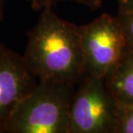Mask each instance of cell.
<instances>
[{
	"mask_svg": "<svg viewBox=\"0 0 133 133\" xmlns=\"http://www.w3.org/2000/svg\"><path fill=\"white\" fill-rule=\"evenodd\" d=\"M117 16L123 26L128 43L133 47V11H118Z\"/></svg>",
	"mask_w": 133,
	"mask_h": 133,
	"instance_id": "9",
	"label": "cell"
},
{
	"mask_svg": "<svg viewBox=\"0 0 133 133\" xmlns=\"http://www.w3.org/2000/svg\"><path fill=\"white\" fill-rule=\"evenodd\" d=\"M76 86L66 82L38 81L18 103L4 133H68Z\"/></svg>",
	"mask_w": 133,
	"mask_h": 133,
	"instance_id": "2",
	"label": "cell"
},
{
	"mask_svg": "<svg viewBox=\"0 0 133 133\" xmlns=\"http://www.w3.org/2000/svg\"><path fill=\"white\" fill-rule=\"evenodd\" d=\"M85 74L105 79L123 56L128 41L118 16L104 13L79 26Z\"/></svg>",
	"mask_w": 133,
	"mask_h": 133,
	"instance_id": "3",
	"label": "cell"
},
{
	"mask_svg": "<svg viewBox=\"0 0 133 133\" xmlns=\"http://www.w3.org/2000/svg\"><path fill=\"white\" fill-rule=\"evenodd\" d=\"M37 81L23 55L4 45L0 48V133H4L18 103L36 86Z\"/></svg>",
	"mask_w": 133,
	"mask_h": 133,
	"instance_id": "5",
	"label": "cell"
},
{
	"mask_svg": "<svg viewBox=\"0 0 133 133\" xmlns=\"http://www.w3.org/2000/svg\"><path fill=\"white\" fill-rule=\"evenodd\" d=\"M26 1L30 4L33 10L41 11L45 8H52L53 5L64 1L76 3L84 5L92 10H95L102 6L104 0H26Z\"/></svg>",
	"mask_w": 133,
	"mask_h": 133,
	"instance_id": "7",
	"label": "cell"
},
{
	"mask_svg": "<svg viewBox=\"0 0 133 133\" xmlns=\"http://www.w3.org/2000/svg\"><path fill=\"white\" fill-rule=\"evenodd\" d=\"M27 36L23 58L38 81L77 85L86 75L79 26L45 8Z\"/></svg>",
	"mask_w": 133,
	"mask_h": 133,
	"instance_id": "1",
	"label": "cell"
},
{
	"mask_svg": "<svg viewBox=\"0 0 133 133\" xmlns=\"http://www.w3.org/2000/svg\"><path fill=\"white\" fill-rule=\"evenodd\" d=\"M118 4V11H133V0H117Z\"/></svg>",
	"mask_w": 133,
	"mask_h": 133,
	"instance_id": "10",
	"label": "cell"
},
{
	"mask_svg": "<svg viewBox=\"0 0 133 133\" xmlns=\"http://www.w3.org/2000/svg\"><path fill=\"white\" fill-rule=\"evenodd\" d=\"M4 0H0V23L2 22L3 17H4Z\"/></svg>",
	"mask_w": 133,
	"mask_h": 133,
	"instance_id": "11",
	"label": "cell"
},
{
	"mask_svg": "<svg viewBox=\"0 0 133 133\" xmlns=\"http://www.w3.org/2000/svg\"><path fill=\"white\" fill-rule=\"evenodd\" d=\"M117 105L133 106V47L128 43L123 56L104 79Z\"/></svg>",
	"mask_w": 133,
	"mask_h": 133,
	"instance_id": "6",
	"label": "cell"
},
{
	"mask_svg": "<svg viewBox=\"0 0 133 133\" xmlns=\"http://www.w3.org/2000/svg\"><path fill=\"white\" fill-rule=\"evenodd\" d=\"M2 46H3V45H2V44H1V43H0V48H1V47H2Z\"/></svg>",
	"mask_w": 133,
	"mask_h": 133,
	"instance_id": "12",
	"label": "cell"
},
{
	"mask_svg": "<svg viewBox=\"0 0 133 133\" xmlns=\"http://www.w3.org/2000/svg\"><path fill=\"white\" fill-rule=\"evenodd\" d=\"M115 133H133V106H118Z\"/></svg>",
	"mask_w": 133,
	"mask_h": 133,
	"instance_id": "8",
	"label": "cell"
},
{
	"mask_svg": "<svg viewBox=\"0 0 133 133\" xmlns=\"http://www.w3.org/2000/svg\"><path fill=\"white\" fill-rule=\"evenodd\" d=\"M77 86L68 133H115L118 105L104 79L86 74Z\"/></svg>",
	"mask_w": 133,
	"mask_h": 133,
	"instance_id": "4",
	"label": "cell"
}]
</instances>
